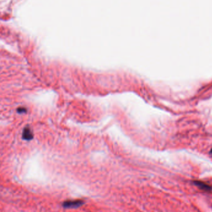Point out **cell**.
I'll return each instance as SVG.
<instances>
[{
	"label": "cell",
	"mask_w": 212,
	"mask_h": 212,
	"mask_svg": "<svg viewBox=\"0 0 212 212\" xmlns=\"http://www.w3.org/2000/svg\"><path fill=\"white\" fill-rule=\"evenodd\" d=\"M193 182L195 185H197L202 190L205 191H211L212 190V187L205 182H203L201 181H194Z\"/></svg>",
	"instance_id": "cell-1"
},
{
	"label": "cell",
	"mask_w": 212,
	"mask_h": 212,
	"mask_svg": "<svg viewBox=\"0 0 212 212\" xmlns=\"http://www.w3.org/2000/svg\"><path fill=\"white\" fill-rule=\"evenodd\" d=\"M83 203V202L80 200L69 201L64 203V207L66 208H75L80 206Z\"/></svg>",
	"instance_id": "cell-2"
},
{
	"label": "cell",
	"mask_w": 212,
	"mask_h": 212,
	"mask_svg": "<svg viewBox=\"0 0 212 212\" xmlns=\"http://www.w3.org/2000/svg\"><path fill=\"white\" fill-rule=\"evenodd\" d=\"M23 136L25 138L26 140H30L31 138L32 137V135L31 133V130L28 128H25L24 131L23 132Z\"/></svg>",
	"instance_id": "cell-3"
}]
</instances>
